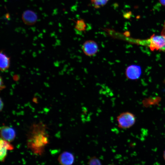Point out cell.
Listing matches in <instances>:
<instances>
[{
	"mask_svg": "<svg viewBox=\"0 0 165 165\" xmlns=\"http://www.w3.org/2000/svg\"><path fill=\"white\" fill-rule=\"evenodd\" d=\"M159 2L162 5L165 6V0H159Z\"/></svg>",
	"mask_w": 165,
	"mask_h": 165,
	"instance_id": "obj_17",
	"label": "cell"
},
{
	"mask_svg": "<svg viewBox=\"0 0 165 165\" xmlns=\"http://www.w3.org/2000/svg\"><path fill=\"white\" fill-rule=\"evenodd\" d=\"M109 0H90L92 6L95 8H100L105 5Z\"/></svg>",
	"mask_w": 165,
	"mask_h": 165,
	"instance_id": "obj_10",
	"label": "cell"
},
{
	"mask_svg": "<svg viewBox=\"0 0 165 165\" xmlns=\"http://www.w3.org/2000/svg\"><path fill=\"white\" fill-rule=\"evenodd\" d=\"M88 164L89 165L101 164L100 160L97 157L95 156L91 157L89 159Z\"/></svg>",
	"mask_w": 165,
	"mask_h": 165,
	"instance_id": "obj_13",
	"label": "cell"
},
{
	"mask_svg": "<svg viewBox=\"0 0 165 165\" xmlns=\"http://www.w3.org/2000/svg\"><path fill=\"white\" fill-rule=\"evenodd\" d=\"M8 150L5 148L0 146V161L3 162L7 155V151Z\"/></svg>",
	"mask_w": 165,
	"mask_h": 165,
	"instance_id": "obj_12",
	"label": "cell"
},
{
	"mask_svg": "<svg viewBox=\"0 0 165 165\" xmlns=\"http://www.w3.org/2000/svg\"><path fill=\"white\" fill-rule=\"evenodd\" d=\"M161 34L165 36V23L164 24Z\"/></svg>",
	"mask_w": 165,
	"mask_h": 165,
	"instance_id": "obj_14",
	"label": "cell"
},
{
	"mask_svg": "<svg viewBox=\"0 0 165 165\" xmlns=\"http://www.w3.org/2000/svg\"><path fill=\"white\" fill-rule=\"evenodd\" d=\"M9 58L2 52L0 55V67L1 70L3 72L7 70L10 64Z\"/></svg>",
	"mask_w": 165,
	"mask_h": 165,
	"instance_id": "obj_9",
	"label": "cell"
},
{
	"mask_svg": "<svg viewBox=\"0 0 165 165\" xmlns=\"http://www.w3.org/2000/svg\"><path fill=\"white\" fill-rule=\"evenodd\" d=\"M58 160L61 165H71L74 162L75 158L72 153L66 151L63 152L59 155Z\"/></svg>",
	"mask_w": 165,
	"mask_h": 165,
	"instance_id": "obj_8",
	"label": "cell"
},
{
	"mask_svg": "<svg viewBox=\"0 0 165 165\" xmlns=\"http://www.w3.org/2000/svg\"><path fill=\"white\" fill-rule=\"evenodd\" d=\"M22 18L24 24L28 25H32L36 23L38 17L36 13L34 11L27 10L23 13Z\"/></svg>",
	"mask_w": 165,
	"mask_h": 165,
	"instance_id": "obj_7",
	"label": "cell"
},
{
	"mask_svg": "<svg viewBox=\"0 0 165 165\" xmlns=\"http://www.w3.org/2000/svg\"><path fill=\"white\" fill-rule=\"evenodd\" d=\"M163 157L164 160H165V150H164L163 153Z\"/></svg>",
	"mask_w": 165,
	"mask_h": 165,
	"instance_id": "obj_18",
	"label": "cell"
},
{
	"mask_svg": "<svg viewBox=\"0 0 165 165\" xmlns=\"http://www.w3.org/2000/svg\"><path fill=\"white\" fill-rule=\"evenodd\" d=\"M1 138L9 142L13 141L16 137L14 129L10 127L3 126L0 128Z\"/></svg>",
	"mask_w": 165,
	"mask_h": 165,
	"instance_id": "obj_5",
	"label": "cell"
},
{
	"mask_svg": "<svg viewBox=\"0 0 165 165\" xmlns=\"http://www.w3.org/2000/svg\"><path fill=\"white\" fill-rule=\"evenodd\" d=\"M116 119L119 127L124 129L132 127L136 121L135 115L129 112L121 113L117 116Z\"/></svg>",
	"mask_w": 165,
	"mask_h": 165,
	"instance_id": "obj_3",
	"label": "cell"
},
{
	"mask_svg": "<svg viewBox=\"0 0 165 165\" xmlns=\"http://www.w3.org/2000/svg\"><path fill=\"white\" fill-rule=\"evenodd\" d=\"M0 87H1V89H2L3 88H4V86L3 84V82L2 81V80L1 79V77L0 78Z\"/></svg>",
	"mask_w": 165,
	"mask_h": 165,
	"instance_id": "obj_16",
	"label": "cell"
},
{
	"mask_svg": "<svg viewBox=\"0 0 165 165\" xmlns=\"http://www.w3.org/2000/svg\"><path fill=\"white\" fill-rule=\"evenodd\" d=\"M0 146L3 147L7 150H12L13 149L14 147L9 142L5 140L2 138L0 140Z\"/></svg>",
	"mask_w": 165,
	"mask_h": 165,
	"instance_id": "obj_11",
	"label": "cell"
},
{
	"mask_svg": "<svg viewBox=\"0 0 165 165\" xmlns=\"http://www.w3.org/2000/svg\"><path fill=\"white\" fill-rule=\"evenodd\" d=\"M3 107V103L2 101V99H0V111H1Z\"/></svg>",
	"mask_w": 165,
	"mask_h": 165,
	"instance_id": "obj_15",
	"label": "cell"
},
{
	"mask_svg": "<svg viewBox=\"0 0 165 165\" xmlns=\"http://www.w3.org/2000/svg\"><path fill=\"white\" fill-rule=\"evenodd\" d=\"M46 125L42 122L34 123L27 134V146L35 154L41 156L49 143Z\"/></svg>",
	"mask_w": 165,
	"mask_h": 165,
	"instance_id": "obj_1",
	"label": "cell"
},
{
	"mask_svg": "<svg viewBox=\"0 0 165 165\" xmlns=\"http://www.w3.org/2000/svg\"><path fill=\"white\" fill-rule=\"evenodd\" d=\"M134 42L139 44L147 46L152 51L165 52V36L161 34H153L150 38L145 39H134Z\"/></svg>",
	"mask_w": 165,
	"mask_h": 165,
	"instance_id": "obj_2",
	"label": "cell"
},
{
	"mask_svg": "<svg viewBox=\"0 0 165 165\" xmlns=\"http://www.w3.org/2000/svg\"><path fill=\"white\" fill-rule=\"evenodd\" d=\"M82 49L84 53L86 56L92 57L95 56L98 50L97 43L94 41L89 40L86 41L83 44Z\"/></svg>",
	"mask_w": 165,
	"mask_h": 165,
	"instance_id": "obj_4",
	"label": "cell"
},
{
	"mask_svg": "<svg viewBox=\"0 0 165 165\" xmlns=\"http://www.w3.org/2000/svg\"><path fill=\"white\" fill-rule=\"evenodd\" d=\"M141 73V69L140 66L135 65H130L128 67L125 71L126 77L130 79H138Z\"/></svg>",
	"mask_w": 165,
	"mask_h": 165,
	"instance_id": "obj_6",
	"label": "cell"
}]
</instances>
